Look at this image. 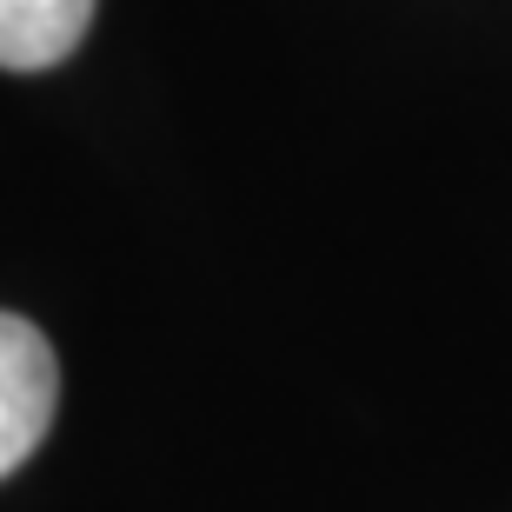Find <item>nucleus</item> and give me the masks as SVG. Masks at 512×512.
<instances>
[{"label":"nucleus","instance_id":"obj_1","mask_svg":"<svg viewBox=\"0 0 512 512\" xmlns=\"http://www.w3.org/2000/svg\"><path fill=\"white\" fill-rule=\"evenodd\" d=\"M60 406V360L47 333L20 313H0V479L20 473L47 439Z\"/></svg>","mask_w":512,"mask_h":512},{"label":"nucleus","instance_id":"obj_2","mask_svg":"<svg viewBox=\"0 0 512 512\" xmlns=\"http://www.w3.org/2000/svg\"><path fill=\"white\" fill-rule=\"evenodd\" d=\"M94 20V0H0V67L40 74L80 47Z\"/></svg>","mask_w":512,"mask_h":512}]
</instances>
